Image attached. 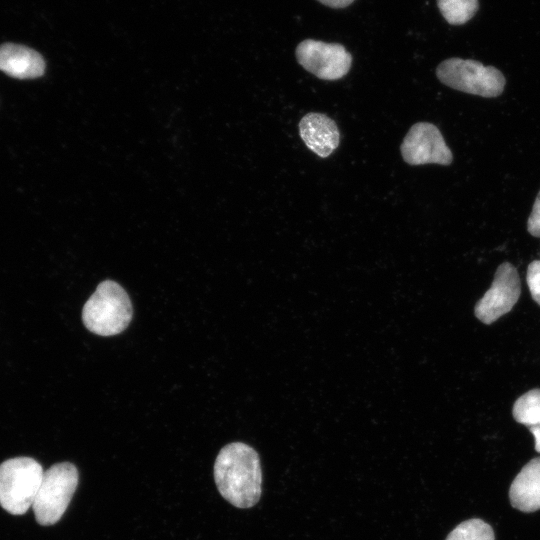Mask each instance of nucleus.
Listing matches in <instances>:
<instances>
[{"label": "nucleus", "instance_id": "nucleus-4", "mask_svg": "<svg viewBox=\"0 0 540 540\" xmlns=\"http://www.w3.org/2000/svg\"><path fill=\"white\" fill-rule=\"evenodd\" d=\"M78 478V470L70 462L54 464L44 472L32 504L40 525H53L61 519L75 493Z\"/></svg>", "mask_w": 540, "mask_h": 540}, {"label": "nucleus", "instance_id": "nucleus-11", "mask_svg": "<svg viewBox=\"0 0 540 540\" xmlns=\"http://www.w3.org/2000/svg\"><path fill=\"white\" fill-rule=\"evenodd\" d=\"M511 505L522 512L540 509V457L530 460L516 475L509 489Z\"/></svg>", "mask_w": 540, "mask_h": 540}, {"label": "nucleus", "instance_id": "nucleus-17", "mask_svg": "<svg viewBox=\"0 0 540 540\" xmlns=\"http://www.w3.org/2000/svg\"><path fill=\"white\" fill-rule=\"evenodd\" d=\"M318 2L331 8H344L349 6L354 0H317Z\"/></svg>", "mask_w": 540, "mask_h": 540}, {"label": "nucleus", "instance_id": "nucleus-9", "mask_svg": "<svg viewBox=\"0 0 540 540\" xmlns=\"http://www.w3.org/2000/svg\"><path fill=\"white\" fill-rule=\"evenodd\" d=\"M299 135L306 147L321 158L329 157L339 146L340 131L329 116L309 112L298 124Z\"/></svg>", "mask_w": 540, "mask_h": 540}, {"label": "nucleus", "instance_id": "nucleus-16", "mask_svg": "<svg viewBox=\"0 0 540 540\" xmlns=\"http://www.w3.org/2000/svg\"><path fill=\"white\" fill-rule=\"evenodd\" d=\"M527 230L534 237H540V191L534 201L527 221Z\"/></svg>", "mask_w": 540, "mask_h": 540}, {"label": "nucleus", "instance_id": "nucleus-15", "mask_svg": "<svg viewBox=\"0 0 540 540\" xmlns=\"http://www.w3.org/2000/svg\"><path fill=\"white\" fill-rule=\"evenodd\" d=\"M526 281L532 298L540 305V260H534L528 265Z\"/></svg>", "mask_w": 540, "mask_h": 540}, {"label": "nucleus", "instance_id": "nucleus-13", "mask_svg": "<svg viewBox=\"0 0 540 540\" xmlns=\"http://www.w3.org/2000/svg\"><path fill=\"white\" fill-rule=\"evenodd\" d=\"M444 19L451 25L469 21L478 10V0H437Z\"/></svg>", "mask_w": 540, "mask_h": 540}, {"label": "nucleus", "instance_id": "nucleus-6", "mask_svg": "<svg viewBox=\"0 0 540 540\" xmlns=\"http://www.w3.org/2000/svg\"><path fill=\"white\" fill-rule=\"evenodd\" d=\"M298 63L308 72L322 80H338L350 70L352 56L344 46L337 43L306 39L295 51Z\"/></svg>", "mask_w": 540, "mask_h": 540}, {"label": "nucleus", "instance_id": "nucleus-7", "mask_svg": "<svg viewBox=\"0 0 540 540\" xmlns=\"http://www.w3.org/2000/svg\"><path fill=\"white\" fill-rule=\"evenodd\" d=\"M400 152L409 165L439 164L449 165L453 154L447 146L438 127L429 122L413 124L404 137Z\"/></svg>", "mask_w": 540, "mask_h": 540}, {"label": "nucleus", "instance_id": "nucleus-3", "mask_svg": "<svg viewBox=\"0 0 540 540\" xmlns=\"http://www.w3.org/2000/svg\"><path fill=\"white\" fill-rule=\"evenodd\" d=\"M39 462L29 457L11 458L0 464V505L13 515L32 507L43 478Z\"/></svg>", "mask_w": 540, "mask_h": 540}, {"label": "nucleus", "instance_id": "nucleus-8", "mask_svg": "<svg viewBox=\"0 0 540 540\" xmlns=\"http://www.w3.org/2000/svg\"><path fill=\"white\" fill-rule=\"evenodd\" d=\"M521 293L520 278L515 266L504 262L498 266L491 287L475 305V316L491 324L511 311Z\"/></svg>", "mask_w": 540, "mask_h": 540}, {"label": "nucleus", "instance_id": "nucleus-14", "mask_svg": "<svg viewBox=\"0 0 540 540\" xmlns=\"http://www.w3.org/2000/svg\"><path fill=\"white\" fill-rule=\"evenodd\" d=\"M446 540H495L492 527L481 519L473 518L458 524Z\"/></svg>", "mask_w": 540, "mask_h": 540}, {"label": "nucleus", "instance_id": "nucleus-12", "mask_svg": "<svg viewBox=\"0 0 540 540\" xmlns=\"http://www.w3.org/2000/svg\"><path fill=\"white\" fill-rule=\"evenodd\" d=\"M513 417L527 426L535 439V450L540 453V389H532L514 403Z\"/></svg>", "mask_w": 540, "mask_h": 540}, {"label": "nucleus", "instance_id": "nucleus-1", "mask_svg": "<svg viewBox=\"0 0 540 540\" xmlns=\"http://www.w3.org/2000/svg\"><path fill=\"white\" fill-rule=\"evenodd\" d=\"M214 479L224 499L237 508L254 506L261 496L262 471L258 453L242 442L225 445L214 464Z\"/></svg>", "mask_w": 540, "mask_h": 540}, {"label": "nucleus", "instance_id": "nucleus-2", "mask_svg": "<svg viewBox=\"0 0 540 540\" xmlns=\"http://www.w3.org/2000/svg\"><path fill=\"white\" fill-rule=\"evenodd\" d=\"M132 304L127 292L115 281L105 280L83 306L85 327L100 336L124 331L132 319Z\"/></svg>", "mask_w": 540, "mask_h": 540}, {"label": "nucleus", "instance_id": "nucleus-10", "mask_svg": "<svg viewBox=\"0 0 540 540\" xmlns=\"http://www.w3.org/2000/svg\"><path fill=\"white\" fill-rule=\"evenodd\" d=\"M0 70L18 79H33L43 75L45 62L35 50L12 43L0 46Z\"/></svg>", "mask_w": 540, "mask_h": 540}, {"label": "nucleus", "instance_id": "nucleus-5", "mask_svg": "<svg viewBox=\"0 0 540 540\" xmlns=\"http://www.w3.org/2000/svg\"><path fill=\"white\" fill-rule=\"evenodd\" d=\"M436 76L444 85L468 94L491 98L502 94L503 73L472 59L449 58L436 68Z\"/></svg>", "mask_w": 540, "mask_h": 540}]
</instances>
